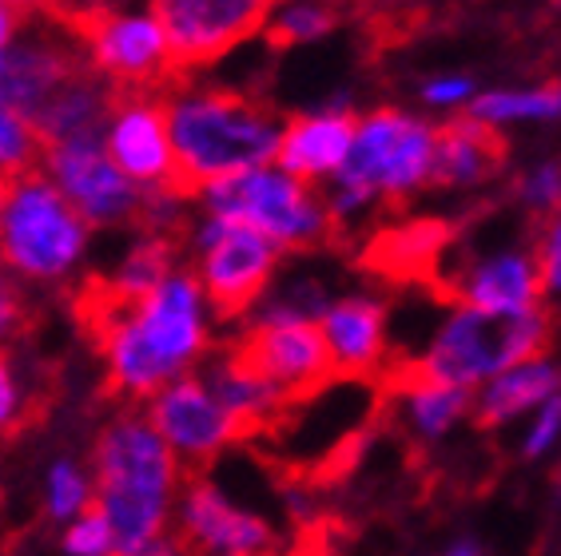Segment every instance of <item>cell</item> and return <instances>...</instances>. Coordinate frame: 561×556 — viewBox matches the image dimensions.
<instances>
[{"mask_svg": "<svg viewBox=\"0 0 561 556\" xmlns=\"http://www.w3.org/2000/svg\"><path fill=\"white\" fill-rule=\"evenodd\" d=\"M80 311L96 334L116 394H160L207 350V302L192 270H172L148 294L128 302L96 282Z\"/></svg>", "mask_w": 561, "mask_h": 556, "instance_id": "1", "label": "cell"}, {"mask_svg": "<svg viewBox=\"0 0 561 556\" xmlns=\"http://www.w3.org/2000/svg\"><path fill=\"white\" fill-rule=\"evenodd\" d=\"M175 160V192L195 199L199 187L275 163L283 119L263 100L236 88L175 76L160 92Z\"/></svg>", "mask_w": 561, "mask_h": 556, "instance_id": "2", "label": "cell"}, {"mask_svg": "<svg viewBox=\"0 0 561 556\" xmlns=\"http://www.w3.org/2000/svg\"><path fill=\"white\" fill-rule=\"evenodd\" d=\"M175 489V453L144 417H119L96 441V509L112 556H136L163 533Z\"/></svg>", "mask_w": 561, "mask_h": 556, "instance_id": "3", "label": "cell"}, {"mask_svg": "<svg viewBox=\"0 0 561 556\" xmlns=\"http://www.w3.org/2000/svg\"><path fill=\"white\" fill-rule=\"evenodd\" d=\"M434 172V128L402 112H370L355 119V139L346 151L343 167L331 179V195L323 204L335 223L367 211L370 204L387 199L399 204Z\"/></svg>", "mask_w": 561, "mask_h": 556, "instance_id": "4", "label": "cell"}, {"mask_svg": "<svg viewBox=\"0 0 561 556\" xmlns=\"http://www.w3.org/2000/svg\"><path fill=\"white\" fill-rule=\"evenodd\" d=\"M92 227L72 211L53 179L33 167L4 179L0 204V263L21 278L56 282L72 275L88 251Z\"/></svg>", "mask_w": 561, "mask_h": 556, "instance_id": "5", "label": "cell"}, {"mask_svg": "<svg viewBox=\"0 0 561 556\" xmlns=\"http://www.w3.org/2000/svg\"><path fill=\"white\" fill-rule=\"evenodd\" d=\"M195 199H199L204 215L251 227L255 235H263L279 251H307V246L327 243L335 231V219L327 211L323 195L275 163L207 183L195 192Z\"/></svg>", "mask_w": 561, "mask_h": 556, "instance_id": "6", "label": "cell"}, {"mask_svg": "<svg viewBox=\"0 0 561 556\" xmlns=\"http://www.w3.org/2000/svg\"><path fill=\"white\" fill-rule=\"evenodd\" d=\"M550 314L541 306L526 314H486L458 306L414 370L434 382L470 390L522 362H538L550 346Z\"/></svg>", "mask_w": 561, "mask_h": 556, "instance_id": "7", "label": "cell"}, {"mask_svg": "<svg viewBox=\"0 0 561 556\" xmlns=\"http://www.w3.org/2000/svg\"><path fill=\"white\" fill-rule=\"evenodd\" d=\"M84 68L116 92H163L175 80L172 53L151 9L131 0H104L68 16Z\"/></svg>", "mask_w": 561, "mask_h": 556, "instance_id": "8", "label": "cell"}, {"mask_svg": "<svg viewBox=\"0 0 561 556\" xmlns=\"http://www.w3.org/2000/svg\"><path fill=\"white\" fill-rule=\"evenodd\" d=\"M231 362L243 366L263 385H271L283 402L311 397L327 382H335L319 322L302 318V314L287 311V306H271L236 343Z\"/></svg>", "mask_w": 561, "mask_h": 556, "instance_id": "9", "label": "cell"}, {"mask_svg": "<svg viewBox=\"0 0 561 556\" xmlns=\"http://www.w3.org/2000/svg\"><path fill=\"white\" fill-rule=\"evenodd\" d=\"M279 263V246L255 235L251 227L204 215L195 227V282L204 290L207 311L239 318L267 290Z\"/></svg>", "mask_w": 561, "mask_h": 556, "instance_id": "10", "label": "cell"}, {"mask_svg": "<svg viewBox=\"0 0 561 556\" xmlns=\"http://www.w3.org/2000/svg\"><path fill=\"white\" fill-rule=\"evenodd\" d=\"M148 9L163 28L175 76H195L260 36L275 0H148Z\"/></svg>", "mask_w": 561, "mask_h": 556, "instance_id": "11", "label": "cell"}, {"mask_svg": "<svg viewBox=\"0 0 561 556\" xmlns=\"http://www.w3.org/2000/svg\"><path fill=\"white\" fill-rule=\"evenodd\" d=\"M88 227H119L140 219L144 192L119 175L100 139H68L41 151L36 163Z\"/></svg>", "mask_w": 561, "mask_h": 556, "instance_id": "12", "label": "cell"}, {"mask_svg": "<svg viewBox=\"0 0 561 556\" xmlns=\"http://www.w3.org/2000/svg\"><path fill=\"white\" fill-rule=\"evenodd\" d=\"M100 143L119 175L136 183L144 195L175 192V160L160 92H116L100 128Z\"/></svg>", "mask_w": 561, "mask_h": 556, "instance_id": "13", "label": "cell"}, {"mask_svg": "<svg viewBox=\"0 0 561 556\" xmlns=\"http://www.w3.org/2000/svg\"><path fill=\"white\" fill-rule=\"evenodd\" d=\"M76 72H84V56L65 21L53 16L44 28H21V36L0 53V104L33 124L44 100Z\"/></svg>", "mask_w": 561, "mask_h": 556, "instance_id": "14", "label": "cell"}, {"mask_svg": "<svg viewBox=\"0 0 561 556\" xmlns=\"http://www.w3.org/2000/svg\"><path fill=\"white\" fill-rule=\"evenodd\" d=\"M151 429L180 457L207 461L239 438L236 421L224 414L199 378H175L151 402Z\"/></svg>", "mask_w": 561, "mask_h": 556, "instance_id": "15", "label": "cell"}, {"mask_svg": "<svg viewBox=\"0 0 561 556\" xmlns=\"http://www.w3.org/2000/svg\"><path fill=\"white\" fill-rule=\"evenodd\" d=\"M180 529L187 548L216 556H267L271 529L260 517L231 505L211 482H195L180 505Z\"/></svg>", "mask_w": 561, "mask_h": 556, "instance_id": "16", "label": "cell"}, {"mask_svg": "<svg viewBox=\"0 0 561 556\" xmlns=\"http://www.w3.org/2000/svg\"><path fill=\"white\" fill-rule=\"evenodd\" d=\"M351 139H355V116L346 107H323V112L283 119L275 167L311 187L319 179H335L351 151Z\"/></svg>", "mask_w": 561, "mask_h": 556, "instance_id": "17", "label": "cell"}, {"mask_svg": "<svg viewBox=\"0 0 561 556\" xmlns=\"http://www.w3.org/2000/svg\"><path fill=\"white\" fill-rule=\"evenodd\" d=\"M541 290L546 287H541L538 255L506 251V255H490L470 270H462V278L454 287H446V294H454L470 311L526 314L538 311Z\"/></svg>", "mask_w": 561, "mask_h": 556, "instance_id": "18", "label": "cell"}, {"mask_svg": "<svg viewBox=\"0 0 561 556\" xmlns=\"http://www.w3.org/2000/svg\"><path fill=\"white\" fill-rule=\"evenodd\" d=\"M327 358L335 378H370L387 354V318L370 299H343L319 314Z\"/></svg>", "mask_w": 561, "mask_h": 556, "instance_id": "19", "label": "cell"}, {"mask_svg": "<svg viewBox=\"0 0 561 556\" xmlns=\"http://www.w3.org/2000/svg\"><path fill=\"white\" fill-rule=\"evenodd\" d=\"M446 246H450V227L443 219H411V223L378 231L363 263L390 282H434L438 287V263H443Z\"/></svg>", "mask_w": 561, "mask_h": 556, "instance_id": "20", "label": "cell"}, {"mask_svg": "<svg viewBox=\"0 0 561 556\" xmlns=\"http://www.w3.org/2000/svg\"><path fill=\"white\" fill-rule=\"evenodd\" d=\"M506 163V139L502 131L474 116H454L450 124L434 128V172L431 183L466 187L482 183Z\"/></svg>", "mask_w": 561, "mask_h": 556, "instance_id": "21", "label": "cell"}, {"mask_svg": "<svg viewBox=\"0 0 561 556\" xmlns=\"http://www.w3.org/2000/svg\"><path fill=\"white\" fill-rule=\"evenodd\" d=\"M112 100H116V88H108L88 68L65 80L53 96L44 100V107L33 119L36 136H41V151L53 148V143H68V139H100Z\"/></svg>", "mask_w": 561, "mask_h": 556, "instance_id": "22", "label": "cell"}, {"mask_svg": "<svg viewBox=\"0 0 561 556\" xmlns=\"http://www.w3.org/2000/svg\"><path fill=\"white\" fill-rule=\"evenodd\" d=\"M553 394H561L558 366L546 362V358L522 362L486 382V390L478 397V421H482V426H502L510 417H518L522 409H534V406H541V402H550Z\"/></svg>", "mask_w": 561, "mask_h": 556, "instance_id": "23", "label": "cell"}, {"mask_svg": "<svg viewBox=\"0 0 561 556\" xmlns=\"http://www.w3.org/2000/svg\"><path fill=\"white\" fill-rule=\"evenodd\" d=\"M204 385L211 390V397H216L219 406H224V414L236 421L239 438H248L255 429L271 426V421L283 414V406H287L271 385H263L260 378H251L243 366L231 362V354H227L224 362L211 366V374L204 378Z\"/></svg>", "mask_w": 561, "mask_h": 556, "instance_id": "24", "label": "cell"}, {"mask_svg": "<svg viewBox=\"0 0 561 556\" xmlns=\"http://www.w3.org/2000/svg\"><path fill=\"white\" fill-rule=\"evenodd\" d=\"M394 390L411 397L414 426H419L422 433H431V438H434V433H446V429H450L454 421L470 409V390H462V385L434 382V378L419 374V370H414V362L394 370Z\"/></svg>", "mask_w": 561, "mask_h": 556, "instance_id": "25", "label": "cell"}, {"mask_svg": "<svg viewBox=\"0 0 561 556\" xmlns=\"http://www.w3.org/2000/svg\"><path fill=\"white\" fill-rule=\"evenodd\" d=\"M335 24L339 4H327V0H275L267 24H263V36L275 48H295V44L323 40Z\"/></svg>", "mask_w": 561, "mask_h": 556, "instance_id": "26", "label": "cell"}, {"mask_svg": "<svg viewBox=\"0 0 561 556\" xmlns=\"http://www.w3.org/2000/svg\"><path fill=\"white\" fill-rule=\"evenodd\" d=\"M172 270H175L172 267V243H168L163 235H151L124 255L119 270L104 282V290L116 294V299H124V302L140 299V294H148V290L156 287V282H163Z\"/></svg>", "mask_w": 561, "mask_h": 556, "instance_id": "27", "label": "cell"}, {"mask_svg": "<svg viewBox=\"0 0 561 556\" xmlns=\"http://www.w3.org/2000/svg\"><path fill=\"white\" fill-rule=\"evenodd\" d=\"M474 119L497 128V124H514V119H553L561 116V84L550 88H522V92H486L474 100Z\"/></svg>", "mask_w": 561, "mask_h": 556, "instance_id": "28", "label": "cell"}, {"mask_svg": "<svg viewBox=\"0 0 561 556\" xmlns=\"http://www.w3.org/2000/svg\"><path fill=\"white\" fill-rule=\"evenodd\" d=\"M41 163V136L21 112L0 104V179H12L21 172H33Z\"/></svg>", "mask_w": 561, "mask_h": 556, "instance_id": "29", "label": "cell"}, {"mask_svg": "<svg viewBox=\"0 0 561 556\" xmlns=\"http://www.w3.org/2000/svg\"><path fill=\"white\" fill-rule=\"evenodd\" d=\"M84 509H88L84 473L76 470V465H68V461L53 465V473H48V513H53L56 521H76Z\"/></svg>", "mask_w": 561, "mask_h": 556, "instance_id": "30", "label": "cell"}, {"mask_svg": "<svg viewBox=\"0 0 561 556\" xmlns=\"http://www.w3.org/2000/svg\"><path fill=\"white\" fill-rule=\"evenodd\" d=\"M65 548L72 556H112V529L96 505L76 517V524L65 536Z\"/></svg>", "mask_w": 561, "mask_h": 556, "instance_id": "31", "label": "cell"}, {"mask_svg": "<svg viewBox=\"0 0 561 556\" xmlns=\"http://www.w3.org/2000/svg\"><path fill=\"white\" fill-rule=\"evenodd\" d=\"M522 195H526V204L534 207V211H553V207H561V163L538 167V172L526 179Z\"/></svg>", "mask_w": 561, "mask_h": 556, "instance_id": "32", "label": "cell"}, {"mask_svg": "<svg viewBox=\"0 0 561 556\" xmlns=\"http://www.w3.org/2000/svg\"><path fill=\"white\" fill-rule=\"evenodd\" d=\"M538 270H541V287H550L561 294V215L546 227V235H541Z\"/></svg>", "mask_w": 561, "mask_h": 556, "instance_id": "33", "label": "cell"}, {"mask_svg": "<svg viewBox=\"0 0 561 556\" xmlns=\"http://www.w3.org/2000/svg\"><path fill=\"white\" fill-rule=\"evenodd\" d=\"M541 414H538V426H534V433L526 438V453L534 457V453H546L558 441L561 433V394H553L550 402H541Z\"/></svg>", "mask_w": 561, "mask_h": 556, "instance_id": "34", "label": "cell"}, {"mask_svg": "<svg viewBox=\"0 0 561 556\" xmlns=\"http://www.w3.org/2000/svg\"><path fill=\"white\" fill-rule=\"evenodd\" d=\"M24 318V299L9 275H0V338H9Z\"/></svg>", "mask_w": 561, "mask_h": 556, "instance_id": "35", "label": "cell"}, {"mask_svg": "<svg viewBox=\"0 0 561 556\" xmlns=\"http://www.w3.org/2000/svg\"><path fill=\"white\" fill-rule=\"evenodd\" d=\"M470 92H474V84L466 76H443V80H431L422 96L431 104H462V100H470Z\"/></svg>", "mask_w": 561, "mask_h": 556, "instance_id": "36", "label": "cell"}, {"mask_svg": "<svg viewBox=\"0 0 561 556\" xmlns=\"http://www.w3.org/2000/svg\"><path fill=\"white\" fill-rule=\"evenodd\" d=\"M16 406H21V385L12 374V362L0 354V429H9V421L16 417Z\"/></svg>", "mask_w": 561, "mask_h": 556, "instance_id": "37", "label": "cell"}, {"mask_svg": "<svg viewBox=\"0 0 561 556\" xmlns=\"http://www.w3.org/2000/svg\"><path fill=\"white\" fill-rule=\"evenodd\" d=\"M21 28H24V16L12 9L9 0H0V53H4V48L21 36Z\"/></svg>", "mask_w": 561, "mask_h": 556, "instance_id": "38", "label": "cell"}, {"mask_svg": "<svg viewBox=\"0 0 561 556\" xmlns=\"http://www.w3.org/2000/svg\"><path fill=\"white\" fill-rule=\"evenodd\" d=\"M12 9L21 12V16H60V12L72 4V0H9Z\"/></svg>", "mask_w": 561, "mask_h": 556, "instance_id": "39", "label": "cell"}, {"mask_svg": "<svg viewBox=\"0 0 561 556\" xmlns=\"http://www.w3.org/2000/svg\"><path fill=\"white\" fill-rule=\"evenodd\" d=\"M136 556H187V545H184V536H168L160 533L151 545H144Z\"/></svg>", "mask_w": 561, "mask_h": 556, "instance_id": "40", "label": "cell"}, {"mask_svg": "<svg viewBox=\"0 0 561 556\" xmlns=\"http://www.w3.org/2000/svg\"><path fill=\"white\" fill-rule=\"evenodd\" d=\"M446 556H482V553H478V545H454Z\"/></svg>", "mask_w": 561, "mask_h": 556, "instance_id": "41", "label": "cell"}, {"mask_svg": "<svg viewBox=\"0 0 561 556\" xmlns=\"http://www.w3.org/2000/svg\"><path fill=\"white\" fill-rule=\"evenodd\" d=\"M0 204H4V179H0Z\"/></svg>", "mask_w": 561, "mask_h": 556, "instance_id": "42", "label": "cell"}, {"mask_svg": "<svg viewBox=\"0 0 561 556\" xmlns=\"http://www.w3.org/2000/svg\"><path fill=\"white\" fill-rule=\"evenodd\" d=\"M327 4H339V0H327Z\"/></svg>", "mask_w": 561, "mask_h": 556, "instance_id": "43", "label": "cell"}, {"mask_svg": "<svg viewBox=\"0 0 561 556\" xmlns=\"http://www.w3.org/2000/svg\"><path fill=\"white\" fill-rule=\"evenodd\" d=\"M96 4H104V0H96Z\"/></svg>", "mask_w": 561, "mask_h": 556, "instance_id": "44", "label": "cell"}]
</instances>
